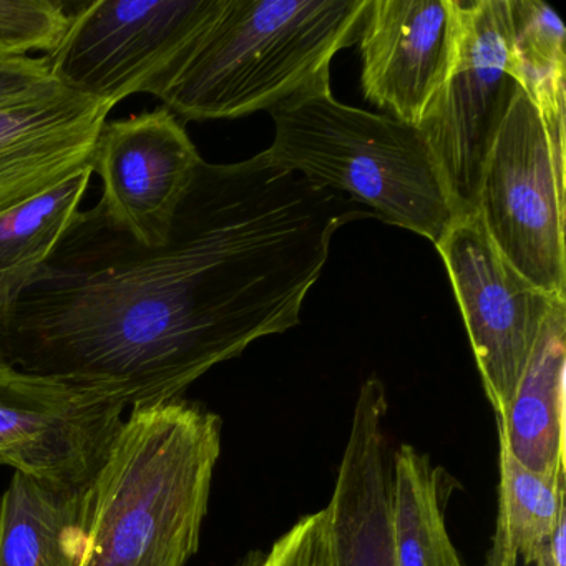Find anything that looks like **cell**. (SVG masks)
Listing matches in <instances>:
<instances>
[{
    "instance_id": "cell-16",
    "label": "cell",
    "mask_w": 566,
    "mask_h": 566,
    "mask_svg": "<svg viewBox=\"0 0 566 566\" xmlns=\"http://www.w3.org/2000/svg\"><path fill=\"white\" fill-rule=\"evenodd\" d=\"M457 480L426 453L400 446L392 457L394 555L397 566H463L447 530Z\"/></svg>"
},
{
    "instance_id": "cell-7",
    "label": "cell",
    "mask_w": 566,
    "mask_h": 566,
    "mask_svg": "<svg viewBox=\"0 0 566 566\" xmlns=\"http://www.w3.org/2000/svg\"><path fill=\"white\" fill-rule=\"evenodd\" d=\"M127 407L0 359V465L62 492L92 489Z\"/></svg>"
},
{
    "instance_id": "cell-15",
    "label": "cell",
    "mask_w": 566,
    "mask_h": 566,
    "mask_svg": "<svg viewBox=\"0 0 566 566\" xmlns=\"http://www.w3.org/2000/svg\"><path fill=\"white\" fill-rule=\"evenodd\" d=\"M91 489L62 492L22 473L0 495V566H81Z\"/></svg>"
},
{
    "instance_id": "cell-5",
    "label": "cell",
    "mask_w": 566,
    "mask_h": 566,
    "mask_svg": "<svg viewBox=\"0 0 566 566\" xmlns=\"http://www.w3.org/2000/svg\"><path fill=\"white\" fill-rule=\"evenodd\" d=\"M565 174L538 111L520 87L483 165L476 214L500 256L520 276L563 300Z\"/></svg>"
},
{
    "instance_id": "cell-8",
    "label": "cell",
    "mask_w": 566,
    "mask_h": 566,
    "mask_svg": "<svg viewBox=\"0 0 566 566\" xmlns=\"http://www.w3.org/2000/svg\"><path fill=\"white\" fill-rule=\"evenodd\" d=\"M462 35L452 74L419 125L457 218L476 214L483 165L520 91L506 38V0H459Z\"/></svg>"
},
{
    "instance_id": "cell-25",
    "label": "cell",
    "mask_w": 566,
    "mask_h": 566,
    "mask_svg": "<svg viewBox=\"0 0 566 566\" xmlns=\"http://www.w3.org/2000/svg\"><path fill=\"white\" fill-rule=\"evenodd\" d=\"M6 59H14V57H9V55L4 54V52H0V61H6Z\"/></svg>"
},
{
    "instance_id": "cell-11",
    "label": "cell",
    "mask_w": 566,
    "mask_h": 566,
    "mask_svg": "<svg viewBox=\"0 0 566 566\" xmlns=\"http://www.w3.org/2000/svg\"><path fill=\"white\" fill-rule=\"evenodd\" d=\"M460 35L459 0H369L359 25L366 101L419 127L452 74Z\"/></svg>"
},
{
    "instance_id": "cell-3",
    "label": "cell",
    "mask_w": 566,
    "mask_h": 566,
    "mask_svg": "<svg viewBox=\"0 0 566 566\" xmlns=\"http://www.w3.org/2000/svg\"><path fill=\"white\" fill-rule=\"evenodd\" d=\"M369 0H220L213 18L147 94L187 120H221L331 88L334 55Z\"/></svg>"
},
{
    "instance_id": "cell-12",
    "label": "cell",
    "mask_w": 566,
    "mask_h": 566,
    "mask_svg": "<svg viewBox=\"0 0 566 566\" xmlns=\"http://www.w3.org/2000/svg\"><path fill=\"white\" fill-rule=\"evenodd\" d=\"M112 108L64 87L0 107V214L88 167Z\"/></svg>"
},
{
    "instance_id": "cell-18",
    "label": "cell",
    "mask_w": 566,
    "mask_h": 566,
    "mask_svg": "<svg viewBox=\"0 0 566 566\" xmlns=\"http://www.w3.org/2000/svg\"><path fill=\"white\" fill-rule=\"evenodd\" d=\"M499 509L485 566L533 565L565 520V473L548 476L518 462L499 437Z\"/></svg>"
},
{
    "instance_id": "cell-21",
    "label": "cell",
    "mask_w": 566,
    "mask_h": 566,
    "mask_svg": "<svg viewBox=\"0 0 566 566\" xmlns=\"http://www.w3.org/2000/svg\"><path fill=\"white\" fill-rule=\"evenodd\" d=\"M260 566H339L329 509L297 520L263 556Z\"/></svg>"
},
{
    "instance_id": "cell-2",
    "label": "cell",
    "mask_w": 566,
    "mask_h": 566,
    "mask_svg": "<svg viewBox=\"0 0 566 566\" xmlns=\"http://www.w3.org/2000/svg\"><path fill=\"white\" fill-rule=\"evenodd\" d=\"M218 413L178 397L132 409L91 489L81 566H187L221 455Z\"/></svg>"
},
{
    "instance_id": "cell-24",
    "label": "cell",
    "mask_w": 566,
    "mask_h": 566,
    "mask_svg": "<svg viewBox=\"0 0 566 566\" xmlns=\"http://www.w3.org/2000/svg\"><path fill=\"white\" fill-rule=\"evenodd\" d=\"M264 555L261 553L253 552L244 555L243 558L238 559L233 566H260L261 559H263Z\"/></svg>"
},
{
    "instance_id": "cell-6",
    "label": "cell",
    "mask_w": 566,
    "mask_h": 566,
    "mask_svg": "<svg viewBox=\"0 0 566 566\" xmlns=\"http://www.w3.org/2000/svg\"><path fill=\"white\" fill-rule=\"evenodd\" d=\"M220 0H95L72 12L64 41L48 57L52 77L75 94L117 105L177 61Z\"/></svg>"
},
{
    "instance_id": "cell-14",
    "label": "cell",
    "mask_w": 566,
    "mask_h": 566,
    "mask_svg": "<svg viewBox=\"0 0 566 566\" xmlns=\"http://www.w3.org/2000/svg\"><path fill=\"white\" fill-rule=\"evenodd\" d=\"M566 301L543 324L512 402L496 419L499 437L516 460L539 475L566 472Z\"/></svg>"
},
{
    "instance_id": "cell-10",
    "label": "cell",
    "mask_w": 566,
    "mask_h": 566,
    "mask_svg": "<svg viewBox=\"0 0 566 566\" xmlns=\"http://www.w3.org/2000/svg\"><path fill=\"white\" fill-rule=\"evenodd\" d=\"M203 158L167 107L105 122L91 168L102 178L97 207L144 247L165 243Z\"/></svg>"
},
{
    "instance_id": "cell-23",
    "label": "cell",
    "mask_w": 566,
    "mask_h": 566,
    "mask_svg": "<svg viewBox=\"0 0 566 566\" xmlns=\"http://www.w3.org/2000/svg\"><path fill=\"white\" fill-rule=\"evenodd\" d=\"M565 525L566 518L559 523L558 528L553 533L552 542L545 546L542 555L536 559V566H566Z\"/></svg>"
},
{
    "instance_id": "cell-13",
    "label": "cell",
    "mask_w": 566,
    "mask_h": 566,
    "mask_svg": "<svg viewBox=\"0 0 566 566\" xmlns=\"http://www.w3.org/2000/svg\"><path fill=\"white\" fill-rule=\"evenodd\" d=\"M387 406L384 384L376 377L367 379L354 406L349 439L327 505L339 566H397Z\"/></svg>"
},
{
    "instance_id": "cell-20",
    "label": "cell",
    "mask_w": 566,
    "mask_h": 566,
    "mask_svg": "<svg viewBox=\"0 0 566 566\" xmlns=\"http://www.w3.org/2000/svg\"><path fill=\"white\" fill-rule=\"evenodd\" d=\"M72 12L54 0H0V52L29 57V52L52 54L71 28Z\"/></svg>"
},
{
    "instance_id": "cell-19",
    "label": "cell",
    "mask_w": 566,
    "mask_h": 566,
    "mask_svg": "<svg viewBox=\"0 0 566 566\" xmlns=\"http://www.w3.org/2000/svg\"><path fill=\"white\" fill-rule=\"evenodd\" d=\"M92 175L88 165L64 184L0 214V313L18 300L61 243Z\"/></svg>"
},
{
    "instance_id": "cell-1",
    "label": "cell",
    "mask_w": 566,
    "mask_h": 566,
    "mask_svg": "<svg viewBox=\"0 0 566 566\" xmlns=\"http://www.w3.org/2000/svg\"><path fill=\"white\" fill-rule=\"evenodd\" d=\"M366 217L266 151L201 160L158 247L97 205L78 211L0 313V359L132 409L178 399L254 340L297 326L334 233Z\"/></svg>"
},
{
    "instance_id": "cell-4",
    "label": "cell",
    "mask_w": 566,
    "mask_h": 566,
    "mask_svg": "<svg viewBox=\"0 0 566 566\" xmlns=\"http://www.w3.org/2000/svg\"><path fill=\"white\" fill-rule=\"evenodd\" d=\"M271 115L274 142L266 154L281 167L436 247L455 220L439 165L416 125L340 104L331 88Z\"/></svg>"
},
{
    "instance_id": "cell-9",
    "label": "cell",
    "mask_w": 566,
    "mask_h": 566,
    "mask_svg": "<svg viewBox=\"0 0 566 566\" xmlns=\"http://www.w3.org/2000/svg\"><path fill=\"white\" fill-rule=\"evenodd\" d=\"M436 248L465 321L483 389L502 419L546 317L566 300L520 276L493 247L479 214L455 218Z\"/></svg>"
},
{
    "instance_id": "cell-22",
    "label": "cell",
    "mask_w": 566,
    "mask_h": 566,
    "mask_svg": "<svg viewBox=\"0 0 566 566\" xmlns=\"http://www.w3.org/2000/svg\"><path fill=\"white\" fill-rule=\"evenodd\" d=\"M48 57H14L0 61V107L32 101L59 91Z\"/></svg>"
},
{
    "instance_id": "cell-17",
    "label": "cell",
    "mask_w": 566,
    "mask_h": 566,
    "mask_svg": "<svg viewBox=\"0 0 566 566\" xmlns=\"http://www.w3.org/2000/svg\"><path fill=\"white\" fill-rule=\"evenodd\" d=\"M510 69L535 105L556 161L565 165V28L536 0H506Z\"/></svg>"
}]
</instances>
